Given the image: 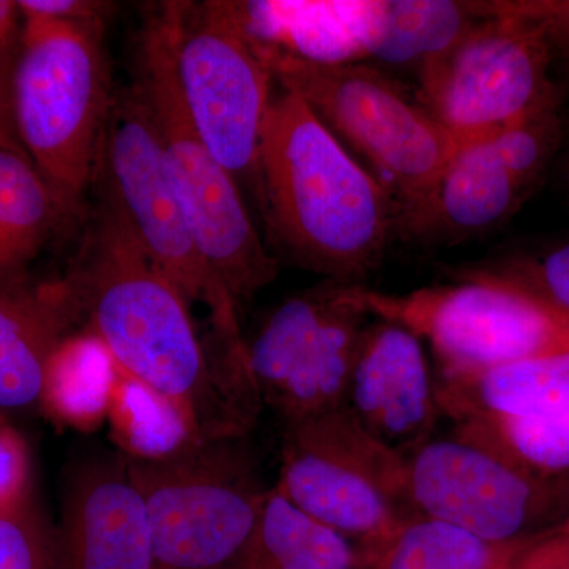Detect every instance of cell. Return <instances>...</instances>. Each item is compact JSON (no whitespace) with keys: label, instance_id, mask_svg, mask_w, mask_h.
I'll return each instance as SVG.
<instances>
[{"label":"cell","instance_id":"1","mask_svg":"<svg viewBox=\"0 0 569 569\" xmlns=\"http://www.w3.org/2000/svg\"><path fill=\"white\" fill-rule=\"evenodd\" d=\"M78 318L116 370L167 400L194 438L223 436L212 403L249 433L252 415L213 388V373L189 302L153 264L110 198L102 193L66 279Z\"/></svg>","mask_w":569,"mask_h":569},{"label":"cell","instance_id":"2","mask_svg":"<svg viewBox=\"0 0 569 569\" xmlns=\"http://www.w3.org/2000/svg\"><path fill=\"white\" fill-rule=\"evenodd\" d=\"M269 238L323 280L362 284L402 228V208L305 100L272 96L258 156Z\"/></svg>","mask_w":569,"mask_h":569},{"label":"cell","instance_id":"3","mask_svg":"<svg viewBox=\"0 0 569 569\" xmlns=\"http://www.w3.org/2000/svg\"><path fill=\"white\" fill-rule=\"evenodd\" d=\"M21 18L11 74L14 134L37 170L77 212L96 179L112 102L103 21Z\"/></svg>","mask_w":569,"mask_h":569},{"label":"cell","instance_id":"4","mask_svg":"<svg viewBox=\"0 0 569 569\" xmlns=\"http://www.w3.org/2000/svg\"><path fill=\"white\" fill-rule=\"evenodd\" d=\"M176 2L142 29L137 88L151 112L164 176L206 260L236 305L274 282L279 260L266 249L238 181L212 156L187 110L174 61Z\"/></svg>","mask_w":569,"mask_h":569},{"label":"cell","instance_id":"5","mask_svg":"<svg viewBox=\"0 0 569 569\" xmlns=\"http://www.w3.org/2000/svg\"><path fill=\"white\" fill-rule=\"evenodd\" d=\"M249 433L194 438L156 458L126 455L144 503L156 569H230L266 488Z\"/></svg>","mask_w":569,"mask_h":569},{"label":"cell","instance_id":"6","mask_svg":"<svg viewBox=\"0 0 569 569\" xmlns=\"http://www.w3.org/2000/svg\"><path fill=\"white\" fill-rule=\"evenodd\" d=\"M272 77L365 157L395 194L402 223L426 203L459 142L400 86L365 63H318L258 43ZM402 230V228H400Z\"/></svg>","mask_w":569,"mask_h":569},{"label":"cell","instance_id":"7","mask_svg":"<svg viewBox=\"0 0 569 569\" xmlns=\"http://www.w3.org/2000/svg\"><path fill=\"white\" fill-rule=\"evenodd\" d=\"M93 182L189 306L203 307L224 353L247 362L238 305L208 263L164 176L151 112L137 86L112 100Z\"/></svg>","mask_w":569,"mask_h":569},{"label":"cell","instance_id":"8","mask_svg":"<svg viewBox=\"0 0 569 569\" xmlns=\"http://www.w3.org/2000/svg\"><path fill=\"white\" fill-rule=\"evenodd\" d=\"M462 282L388 295L362 287L370 317L426 339L440 378L475 376L493 367L569 348V316L522 284L486 269Z\"/></svg>","mask_w":569,"mask_h":569},{"label":"cell","instance_id":"9","mask_svg":"<svg viewBox=\"0 0 569 569\" xmlns=\"http://www.w3.org/2000/svg\"><path fill=\"white\" fill-rule=\"evenodd\" d=\"M276 488L369 560L417 515L407 459L370 437L343 406L284 422Z\"/></svg>","mask_w":569,"mask_h":569},{"label":"cell","instance_id":"10","mask_svg":"<svg viewBox=\"0 0 569 569\" xmlns=\"http://www.w3.org/2000/svg\"><path fill=\"white\" fill-rule=\"evenodd\" d=\"M475 7L478 20L419 70V100L459 144L559 103L542 29L498 2Z\"/></svg>","mask_w":569,"mask_h":569},{"label":"cell","instance_id":"11","mask_svg":"<svg viewBox=\"0 0 569 569\" xmlns=\"http://www.w3.org/2000/svg\"><path fill=\"white\" fill-rule=\"evenodd\" d=\"M174 61L190 118L236 181L260 193L258 156L272 71L241 2H176Z\"/></svg>","mask_w":569,"mask_h":569},{"label":"cell","instance_id":"12","mask_svg":"<svg viewBox=\"0 0 569 569\" xmlns=\"http://www.w3.org/2000/svg\"><path fill=\"white\" fill-rule=\"evenodd\" d=\"M365 284L323 280L277 307L247 343L261 407L284 422L343 406L367 326Z\"/></svg>","mask_w":569,"mask_h":569},{"label":"cell","instance_id":"13","mask_svg":"<svg viewBox=\"0 0 569 569\" xmlns=\"http://www.w3.org/2000/svg\"><path fill=\"white\" fill-rule=\"evenodd\" d=\"M407 488L417 515L496 545H516L569 516V477L530 473L456 432L408 456Z\"/></svg>","mask_w":569,"mask_h":569},{"label":"cell","instance_id":"14","mask_svg":"<svg viewBox=\"0 0 569 569\" xmlns=\"http://www.w3.org/2000/svg\"><path fill=\"white\" fill-rule=\"evenodd\" d=\"M343 407L370 437L402 458L427 443L441 410L421 339L378 318L367 326Z\"/></svg>","mask_w":569,"mask_h":569},{"label":"cell","instance_id":"15","mask_svg":"<svg viewBox=\"0 0 569 569\" xmlns=\"http://www.w3.org/2000/svg\"><path fill=\"white\" fill-rule=\"evenodd\" d=\"M56 531L62 569H156L148 512L122 451L74 462Z\"/></svg>","mask_w":569,"mask_h":569},{"label":"cell","instance_id":"16","mask_svg":"<svg viewBox=\"0 0 569 569\" xmlns=\"http://www.w3.org/2000/svg\"><path fill=\"white\" fill-rule=\"evenodd\" d=\"M77 318L63 279L0 280V413L43 407L52 367Z\"/></svg>","mask_w":569,"mask_h":569},{"label":"cell","instance_id":"17","mask_svg":"<svg viewBox=\"0 0 569 569\" xmlns=\"http://www.w3.org/2000/svg\"><path fill=\"white\" fill-rule=\"evenodd\" d=\"M527 190L489 137L462 142L426 203L403 220L400 234L440 244L467 241L505 222Z\"/></svg>","mask_w":569,"mask_h":569},{"label":"cell","instance_id":"18","mask_svg":"<svg viewBox=\"0 0 569 569\" xmlns=\"http://www.w3.org/2000/svg\"><path fill=\"white\" fill-rule=\"evenodd\" d=\"M258 43L318 63H353L376 54L387 2H241Z\"/></svg>","mask_w":569,"mask_h":569},{"label":"cell","instance_id":"19","mask_svg":"<svg viewBox=\"0 0 569 569\" xmlns=\"http://www.w3.org/2000/svg\"><path fill=\"white\" fill-rule=\"evenodd\" d=\"M441 415L569 421V348L493 367L475 376L440 378Z\"/></svg>","mask_w":569,"mask_h":569},{"label":"cell","instance_id":"20","mask_svg":"<svg viewBox=\"0 0 569 569\" xmlns=\"http://www.w3.org/2000/svg\"><path fill=\"white\" fill-rule=\"evenodd\" d=\"M73 216L21 148L0 146V280L26 276Z\"/></svg>","mask_w":569,"mask_h":569},{"label":"cell","instance_id":"21","mask_svg":"<svg viewBox=\"0 0 569 569\" xmlns=\"http://www.w3.org/2000/svg\"><path fill=\"white\" fill-rule=\"evenodd\" d=\"M361 550L291 503L276 486L266 493L252 537L230 569H355Z\"/></svg>","mask_w":569,"mask_h":569},{"label":"cell","instance_id":"22","mask_svg":"<svg viewBox=\"0 0 569 569\" xmlns=\"http://www.w3.org/2000/svg\"><path fill=\"white\" fill-rule=\"evenodd\" d=\"M515 545H496L445 520H403L373 563L380 569H500Z\"/></svg>","mask_w":569,"mask_h":569},{"label":"cell","instance_id":"23","mask_svg":"<svg viewBox=\"0 0 569 569\" xmlns=\"http://www.w3.org/2000/svg\"><path fill=\"white\" fill-rule=\"evenodd\" d=\"M91 336H71L56 359L43 407L62 421L73 426H91L108 413L112 385H114V365L107 351Z\"/></svg>","mask_w":569,"mask_h":569},{"label":"cell","instance_id":"24","mask_svg":"<svg viewBox=\"0 0 569 569\" xmlns=\"http://www.w3.org/2000/svg\"><path fill=\"white\" fill-rule=\"evenodd\" d=\"M456 433L545 478L569 477V421L470 418Z\"/></svg>","mask_w":569,"mask_h":569},{"label":"cell","instance_id":"25","mask_svg":"<svg viewBox=\"0 0 569 569\" xmlns=\"http://www.w3.org/2000/svg\"><path fill=\"white\" fill-rule=\"evenodd\" d=\"M122 452L156 458L194 440L189 426L167 400L118 372L108 407Z\"/></svg>","mask_w":569,"mask_h":569},{"label":"cell","instance_id":"26","mask_svg":"<svg viewBox=\"0 0 569 569\" xmlns=\"http://www.w3.org/2000/svg\"><path fill=\"white\" fill-rule=\"evenodd\" d=\"M0 569H62L58 531L33 490L0 511Z\"/></svg>","mask_w":569,"mask_h":569},{"label":"cell","instance_id":"27","mask_svg":"<svg viewBox=\"0 0 569 569\" xmlns=\"http://www.w3.org/2000/svg\"><path fill=\"white\" fill-rule=\"evenodd\" d=\"M489 271L529 288L569 316V244L550 250L526 269Z\"/></svg>","mask_w":569,"mask_h":569},{"label":"cell","instance_id":"28","mask_svg":"<svg viewBox=\"0 0 569 569\" xmlns=\"http://www.w3.org/2000/svg\"><path fill=\"white\" fill-rule=\"evenodd\" d=\"M32 490L31 456L21 433L0 413V511Z\"/></svg>","mask_w":569,"mask_h":569},{"label":"cell","instance_id":"29","mask_svg":"<svg viewBox=\"0 0 569 569\" xmlns=\"http://www.w3.org/2000/svg\"><path fill=\"white\" fill-rule=\"evenodd\" d=\"M500 569H569V516L516 542Z\"/></svg>","mask_w":569,"mask_h":569},{"label":"cell","instance_id":"30","mask_svg":"<svg viewBox=\"0 0 569 569\" xmlns=\"http://www.w3.org/2000/svg\"><path fill=\"white\" fill-rule=\"evenodd\" d=\"M498 6L537 24L548 37L553 51L569 56V0H519L498 2Z\"/></svg>","mask_w":569,"mask_h":569},{"label":"cell","instance_id":"31","mask_svg":"<svg viewBox=\"0 0 569 569\" xmlns=\"http://www.w3.org/2000/svg\"><path fill=\"white\" fill-rule=\"evenodd\" d=\"M111 3L91 0H20L21 14L52 18V20H102L111 11Z\"/></svg>","mask_w":569,"mask_h":569},{"label":"cell","instance_id":"32","mask_svg":"<svg viewBox=\"0 0 569 569\" xmlns=\"http://www.w3.org/2000/svg\"><path fill=\"white\" fill-rule=\"evenodd\" d=\"M18 40L0 44V146L14 148H21L11 119V74L17 58Z\"/></svg>","mask_w":569,"mask_h":569},{"label":"cell","instance_id":"33","mask_svg":"<svg viewBox=\"0 0 569 569\" xmlns=\"http://www.w3.org/2000/svg\"><path fill=\"white\" fill-rule=\"evenodd\" d=\"M18 2L0 0V44L18 40V20H20Z\"/></svg>","mask_w":569,"mask_h":569}]
</instances>
